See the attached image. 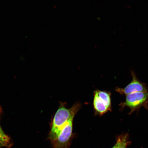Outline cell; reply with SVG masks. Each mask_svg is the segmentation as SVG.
<instances>
[{
  "mask_svg": "<svg viewBox=\"0 0 148 148\" xmlns=\"http://www.w3.org/2000/svg\"><path fill=\"white\" fill-rule=\"evenodd\" d=\"M81 107V104L79 103H75L70 108H66L64 104L60 105L52 122L49 136L51 141L57 137L62 129L70 120L74 119Z\"/></svg>",
  "mask_w": 148,
  "mask_h": 148,
  "instance_id": "obj_1",
  "label": "cell"
},
{
  "mask_svg": "<svg viewBox=\"0 0 148 148\" xmlns=\"http://www.w3.org/2000/svg\"><path fill=\"white\" fill-rule=\"evenodd\" d=\"M148 92H136L126 95L125 100L119 105L121 110L127 107L130 110V114L143 106L148 109Z\"/></svg>",
  "mask_w": 148,
  "mask_h": 148,
  "instance_id": "obj_2",
  "label": "cell"
},
{
  "mask_svg": "<svg viewBox=\"0 0 148 148\" xmlns=\"http://www.w3.org/2000/svg\"><path fill=\"white\" fill-rule=\"evenodd\" d=\"M73 119L70 120L62 129L57 137L51 141L53 148H68L73 135Z\"/></svg>",
  "mask_w": 148,
  "mask_h": 148,
  "instance_id": "obj_3",
  "label": "cell"
},
{
  "mask_svg": "<svg viewBox=\"0 0 148 148\" xmlns=\"http://www.w3.org/2000/svg\"><path fill=\"white\" fill-rule=\"evenodd\" d=\"M131 75L132 77V81L124 88H116V91L121 95L126 96L134 92H147L145 84L138 80L134 72H131Z\"/></svg>",
  "mask_w": 148,
  "mask_h": 148,
  "instance_id": "obj_4",
  "label": "cell"
},
{
  "mask_svg": "<svg viewBox=\"0 0 148 148\" xmlns=\"http://www.w3.org/2000/svg\"><path fill=\"white\" fill-rule=\"evenodd\" d=\"M93 105L96 115L102 116L110 111L104 103L97 97V94L94 93Z\"/></svg>",
  "mask_w": 148,
  "mask_h": 148,
  "instance_id": "obj_5",
  "label": "cell"
},
{
  "mask_svg": "<svg viewBox=\"0 0 148 148\" xmlns=\"http://www.w3.org/2000/svg\"><path fill=\"white\" fill-rule=\"evenodd\" d=\"M94 93L97 94V97L104 103L109 110L112 111L111 92H110L97 90L94 91Z\"/></svg>",
  "mask_w": 148,
  "mask_h": 148,
  "instance_id": "obj_6",
  "label": "cell"
},
{
  "mask_svg": "<svg viewBox=\"0 0 148 148\" xmlns=\"http://www.w3.org/2000/svg\"><path fill=\"white\" fill-rule=\"evenodd\" d=\"M1 112L2 109L0 107V114ZM12 144L10 138L5 134L0 126V148L3 147L9 148L11 147Z\"/></svg>",
  "mask_w": 148,
  "mask_h": 148,
  "instance_id": "obj_7",
  "label": "cell"
},
{
  "mask_svg": "<svg viewBox=\"0 0 148 148\" xmlns=\"http://www.w3.org/2000/svg\"><path fill=\"white\" fill-rule=\"evenodd\" d=\"M129 143L127 134L122 135V140L119 148H127Z\"/></svg>",
  "mask_w": 148,
  "mask_h": 148,
  "instance_id": "obj_8",
  "label": "cell"
},
{
  "mask_svg": "<svg viewBox=\"0 0 148 148\" xmlns=\"http://www.w3.org/2000/svg\"><path fill=\"white\" fill-rule=\"evenodd\" d=\"M122 140V135L118 137L116 142L115 145L112 148H119L121 143Z\"/></svg>",
  "mask_w": 148,
  "mask_h": 148,
  "instance_id": "obj_9",
  "label": "cell"
}]
</instances>
